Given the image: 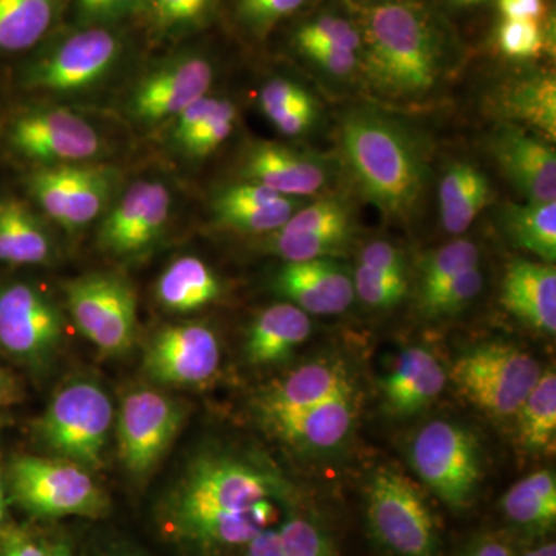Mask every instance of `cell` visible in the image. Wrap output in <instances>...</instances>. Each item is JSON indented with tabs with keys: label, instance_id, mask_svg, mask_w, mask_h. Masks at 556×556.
<instances>
[{
	"label": "cell",
	"instance_id": "6da1fadb",
	"mask_svg": "<svg viewBox=\"0 0 556 556\" xmlns=\"http://www.w3.org/2000/svg\"><path fill=\"white\" fill-rule=\"evenodd\" d=\"M283 479L248 457L206 453L190 464L164 501V530L203 548L244 547L276 525Z\"/></svg>",
	"mask_w": 556,
	"mask_h": 556
},
{
	"label": "cell",
	"instance_id": "7a4b0ae2",
	"mask_svg": "<svg viewBox=\"0 0 556 556\" xmlns=\"http://www.w3.org/2000/svg\"><path fill=\"white\" fill-rule=\"evenodd\" d=\"M357 28L361 67L379 100L415 104L441 86L445 40L426 7L409 0L365 5Z\"/></svg>",
	"mask_w": 556,
	"mask_h": 556
},
{
	"label": "cell",
	"instance_id": "3957f363",
	"mask_svg": "<svg viewBox=\"0 0 556 556\" xmlns=\"http://www.w3.org/2000/svg\"><path fill=\"white\" fill-rule=\"evenodd\" d=\"M340 148L362 193L388 219L415 217L427 186V153L412 130L368 109L340 123Z\"/></svg>",
	"mask_w": 556,
	"mask_h": 556
},
{
	"label": "cell",
	"instance_id": "277c9868",
	"mask_svg": "<svg viewBox=\"0 0 556 556\" xmlns=\"http://www.w3.org/2000/svg\"><path fill=\"white\" fill-rule=\"evenodd\" d=\"M112 426L108 391L91 380L78 379L56 391L36 433L51 453L90 471L102 467Z\"/></svg>",
	"mask_w": 556,
	"mask_h": 556
},
{
	"label": "cell",
	"instance_id": "5b68a950",
	"mask_svg": "<svg viewBox=\"0 0 556 556\" xmlns=\"http://www.w3.org/2000/svg\"><path fill=\"white\" fill-rule=\"evenodd\" d=\"M9 482L14 503L36 518L100 519L110 510L108 495L89 470L61 457H14Z\"/></svg>",
	"mask_w": 556,
	"mask_h": 556
},
{
	"label": "cell",
	"instance_id": "8992f818",
	"mask_svg": "<svg viewBox=\"0 0 556 556\" xmlns=\"http://www.w3.org/2000/svg\"><path fill=\"white\" fill-rule=\"evenodd\" d=\"M123 53V36L113 25H76L36 54L22 72V86L53 93L90 90L112 75Z\"/></svg>",
	"mask_w": 556,
	"mask_h": 556
},
{
	"label": "cell",
	"instance_id": "52a82bcc",
	"mask_svg": "<svg viewBox=\"0 0 556 556\" xmlns=\"http://www.w3.org/2000/svg\"><path fill=\"white\" fill-rule=\"evenodd\" d=\"M367 517L371 535L391 556H441L437 517L412 479L379 467L369 479Z\"/></svg>",
	"mask_w": 556,
	"mask_h": 556
},
{
	"label": "cell",
	"instance_id": "ba28073f",
	"mask_svg": "<svg viewBox=\"0 0 556 556\" xmlns=\"http://www.w3.org/2000/svg\"><path fill=\"white\" fill-rule=\"evenodd\" d=\"M543 375L532 354L508 343H484L457 357L450 379L493 419L514 417Z\"/></svg>",
	"mask_w": 556,
	"mask_h": 556
},
{
	"label": "cell",
	"instance_id": "9c48e42d",
	"mask_svg": "<svg viewBox=\"0 0 556 556\" xmlns=\"http://www.w3.org/2000/svg\"><path fill=\"white\" fill-rule=\"evenodd\" d=\"M417 477L453 510L470 506L482 479L481 445L468 428L433 420L417 431L409 445Z\"/></svg>",
	"mask_w": 556,
	"mask_h": 556
},
{
	"label": "cell",
	"instance_id": "30bf717a",
	"mask_svg": "<svg viewBox=\"0 0 556 556\" xmlns=\"http://www.w3.org/2000/svg\"><path fill=\"white\" fill-rule=\"evenodd\" d=\"M70 316L102 356H124L137 340L135 289L118 274L93 273L64 285Z\"/></svg>",
	"mask_w": 556,
	"mask_h": 556
},
{
	"label": "cell",
	"instance_id": "8fae6325",
	"mask_svg": "<svg viewBox=\"0 0 556 556\" xmlns=\"http://www.w3.org/2000/svg\"><path fill=\"white\" fill-rule=\"evenodd\" d=\"M116 182L118 172L104 164H61L33 172L27 188L51 222L76 232L108 211Z\"/></svg>",
	"mask_w": 556,
	"mask_h": 556
},
{
	"label": "cell",
	"instance_id": "7c38bea8",
	"mask_svg": "<svg viewBox=\"0 0 556 556\" xmlns=\"http://www.w3.org/2000/svg\"><path fill=\"white\" fill-rule=\"evenodd\" d=\"M186 412L177 401L153 388L130 391L121 402L116 439L121 464L135 478L155 470L174 444Z\"/></svg>",
	"mask_w": 556,
	"mask_h": 556
},
{
	"label": "cell",
	"instance_id": "4fadbf2b",
	"mask_svg": "<svg viewBox=\"0 0 556 556\" xmlns=\"http://www.w3.org/2000/svg\"><path fill=\"white\" fill-rule=\"evenodd\" d=\"M7 141L39 167L89 163L105 150L93 124L65 108H38L11 121Z\"/></svg>",
	"mask_w": 556,
	"mask_h": 556
},
{
	"label": "cell",
	"instance_id": "5bb4252c",
	"mask_svg": "<svg viewBox=\"0 0 556 556\" xmlns=\"http://www.w3.org/2000/svg\"><path fill=\"white\" fill-rule=\"evenodd\" d=\"M64 334V318L53 300L28 283L0 291V346L11 357L43 367L56 353Z\"/></svg>",
	"mask_w": 556,
	"mask_h": 556
},
{
	"label": "cell",
	"instance_id": "9a60e30c",
	"mask_svg": "<svg viewBox=\"0 0 556 556\" xmlns=\"http://www.w3.org/2000/svg\"><path fill=\"white\" fill-rule=\"evenodd\" d=\"M214 76V65L203 54H174L138 79L130 91L129 113L146 126L174 121L190 104L206 97Z\"/></svg>",
	"mask_w": 556,
	"mask_h": 556
},
{
	"label": "cell",
	"instance_id": "2e32d148",
	"mask_svg": "<svg viewBox=\"0 0 556 556\" xmlns=\"http://www.w3.org/2000/svg\"><path fill=\"white\" fill-rule=\"evenodd\" d=\"M170 211L169 188L156 179H139L102 219L98 247L113 257H141L163 237Z\"/></svg>",
	"mask_w": 556,
	"mask_h": 556
},
{
	"label": "cell",
	"instance_id": "e0dca14e",
	"mask_svg": "<svg viewBox=\"0 0 556 556\" xmlns=\"http://www.w3.org/2000/svg\"><path fill=\"white\" fill-rule=\"evenodd\" d=\"M356 222L345 200L328 197L305 204L263 240V251L285 263L332 258L353 240Z\"/></svg>",
	"mask_w": 556,
	"mask_h": 556
},
{
	"label": "cell",
	"instance_id": "ac0fdd59",
	"mask_svg": "<svg viewBox=\"0 0 556 556\" xmlns=\"http://www.w3.org/2000/svg\"><path fill=\"white\" fill-rule=\"evenodd\" d=\"M222 351L217 334L206 325L181 324L161 328L146 348L142 369L166 387H201L217 375Z\"/></svg>",
	"mask_w": 556,
	"mask_h": 556
},
{
	"label": "cell",
	"instance_id": "d6986e66",
	"mask_svg": "<svg viewBox=\"0 0 556 556\" xmlns=\"http://www.w3.org/2000/svg\"><path fill=\"white\" fill-rule=\"evenodd\" d=\"M361 408L358 390L328 399L313 407L262 419L270 433L298 452L331 453L353 434Z\"/></svg>",
	"mask_w": 556,
	"mask_h": 556
},
{
	"label": "cell",
	"instance_id": "ffe728a7",
	"mask_svg": "<svg viewBox=\"0 0 556 556\" xmlns=\"http://www.w3.org/2000/svg\"><path fill=\"white\" fill-rule=\"evenodd\" d=\"M489 149L504 177L526 201H556V155L547 139L507 123L493 131Z\"/></svg>",
	"mask_w": 556,
	"mask_h": 556
},
{
	"label": "cell",
	"instance_id": "44dd1931",
	"mask_svg": "<svg viewBox=\"0 0 556 556\" xmlns=\"http://www.w3.org/2000/svg\"><path fill=\"white\" fill-rule=\"evenodd\" d=\"M241 175L291 199L316 195L328 186L331 170L314 153L274 141H260L249 148Z\"/></svg>",
	"mask_w": 556,
	"mask_h": 556
},
{
	"label": "cell",
	"instance_id": "7402d4cb",
	"mask_svg": "<svg viewBox=\"0 0 556 556\" xmlns=\"http://www.w3.org/2000/svg\"><path fill=\"white\" fill-rule=\"evenodd\" d=\"M274 288L289 303L316 316L345 313L356 299L353 278L332 258L285 263L274 278Z\"/></svg>",
	"mask_w": 556,
	"mask_h": 556
},
{
	"label": "cell",
	"instance_id": "603a6c76",
	"mask_svg": "<svg viewBox=\"0 0 556 556\" xmlns=\"http://www.w3.org/2000/svg\"><path fill=\"white\" fill-rule=\"evenodd\" d=\"M356 388L350 369L340 358H318L302 365L274 386L266 388L257 399L255 409L262 420L313 407Z\"/></svg>",
	"mask_w": 556,
	"mask_h": 556
},
{
	"label": "cell",
	"instance_id": "cb8c5ba5",
	"mask_svg": "<svg viewBox=\"0 0 556 556\" xmlns=\"http://www.w3.org/2000/svg\"><path fill=\"white\" fill-rule=\"evenodd\" d=\"M501 303L530 328L555 334V266L546 262L511 260L504 274Z\"/></svg>",
	"mask_w": 556,
	"mask_h": 556
},
{
	"label": "cell",
	"instance_id": "d4e9b609",
	"mask_svg": "<svg viewBox=\"0 0 556 556\" xmlns=\"http://www.w3.org/2000/svg\"><path fill=\"white\" fill-rule=\"evenodd\" d=\"M447 383V375L434 354L413 346L397 357L390 375L382 380L383 401L390 413L412 416L430 407Z\"/></svg>",
	"mask_w": 556,
	"mask_h": 556
},
{
	"label": "cell",
	"instance_id": "484cf974",
	"mask_svg": "<svg viewBox=\"0 0 556 556\" xmlns=\"http://www.w3.org/2000/svg\"><path fill=\"white\" fill-rule=\"evenodd\" d=\"M313 331L309 314L292 303H276L252 321L244 354L249 364L257 367L281 364L294 354Z\"/></svg>",
	"mask_w": 556,
	"mask_h": 556
},
{
	"label": "cell",
	"instance_id": "4316f807",
	"mask_svg": "<svg viewBox=\"0 0 556 556\" xmlns=\"http://www.w3.org/2000/svg\"><path fill=\"white\" fill-rule=\"evenodd\" d=\"M492 185L484 172L467 161L453 163L439 185V214L453 236L466 232L492 201Z\"/></svg>",
	"mask_w": 556,
	"mask_h": 556
},
{
	"label": "cell",
	"instance_id": "83f0119b",
	"mask_svg": "<svg viewBox=\"0 0 556 556\" xmlns=\"http://www.w3.org/2000/svg\"><path fill=\"white\" fill-rule=\"evenodd\" d=\"M501 116L526 124L548 139L556 135V83L548 73H529L507 83L495 100Z\"/></svg>",
	"mask_w": 556,
	"mask_h": 556
},
{
	"label": "cell",
	"instance_id": "f1b7e54d",
	"mask_svg": "<svg viewBox=\"0 0 556 556\" xmlns=\"http://www.w3.org/2000/svg\"><path fill=\"white\" fill-rule=\"evenodd\" d=\"M49 230L20 200H0V262L46 265L53 260Z\"/></svg>",
	"mask_w": 556,
	"mask_h": 556
},
{
	"label": "cell",
	"instance_id": "f546056e",
	"mask_svg": "<svg viewBox=\"0 0 556 556\" xmlns=\"http://www.w3.org/2000/svg\"><path fill=\"white\" fill-rule=\"evenodd\" d=\"M155 295L160 305L170 313H193L222 295V281L203 260L188 255L163 270L156 280Z\"/></svg>",
	"mask_w": 556,
	"mask_h": 556
},
{
	"label": "cell",
	"instance_id": "4dcf8cb0",
	"mask_svg": "<svg viewBox=\"0 0 556 556\" xmlns=\"http://www.w3.org/2000/svg\"><path fill=\"white\" fill-rule=\"evenodd\" d=\"M67 0H0V53H21L46 38Z\"/></svg>",
	"mask_w": 556,
	"mask_h": 556
},
{
	"label": "cell",
	"instance_id": "1f68e13d",
	"mask_svg": "<svg viewBox=\"0 0 556 556\" xmlns=\"http://www.w3.org/2000/svg\"><path fill=\"white\" fill-rule=\"evenodd\" d=\"M501 510L518 529L551 532L556 525L555 471L543 470L522 478L501 500Z\"/></svg>",
	"mask_w": 556,
	"mask_h": 556
},
{
	"label": "cell",
	"instance_id": "d6a6232c",
	"mask_svg": "<svg viewBox=\"0 0 556 556\" xmlns=\"http://www.w3.org/2000/svg\"><path fill=\"white\" fill-rule=\"evenodd\" d=\"M515 439L527 455H548L556 441V375L546 369L515 413Z\"/></svg>",
	"mask_w": 556,
	"mask_h": 556
},
{
	"label": "cell",
	"instance_id": "836d02e7",
	"mask_svg": "<svg viewBox=\"0 0 556 556\" xmlns=\"http://www.w3.org/2000/svg\"><path fill=\"white\" fill-rule=\"evenodd\" d=\"M500 225L515 248L554 265L556 260V201L507 203L500 208Z\"/></svg>",
	"mask_w": 556,
	"mask_h": 556
},
{
	"label": "cell",
	"instance_id": "e575fe53",
	"mask_svg": "<svg viewBox=\"0 0 556 556\" xmlns=\"http://www.w3.org/2000/svg\"><path fill=\"white\" fill-rule=\"evenodd\" d=\"M305 206L302 199L280 197L263 203L226 204L212 203L218 225L247 233H268L280 229L300 207Z\"/></svg>",
	"mask_w": 556,
	"mask_h": 556
},
{
	"label": "cell",
	"instance_id": "d590c367",
	"mask_svg": "<svg viewBox=\"0 0 556 556\" xmlns=\"http://www.w3.org/2000/svg\"><path fill=\"white\" fill-rule=\"evenodd\" d=\"M217 0H146L141 16L150 31L167 38L206 24Z\"/></svg>",
	"mask_w": 556,
	"mask_h": 556
},
{
	"label": "cell",
	"instance_id": "8d00e7d4",
	"mask_svg": "<svg viewBox=\"0 0 556 556\" xmlns=\"http://www.w3.org/2000/svg\"><path fill=\"white\" fill-rule=\"evenodd\" d=\"M481 254L477 243L470 240H455L444 248L428 254L422 260L417 299L426 298L447 283L453 277L479 266Z\"/></svg>",
	"mask_w": 556,
	"mask_h": 556
},
{
	"label": "cell",
	"instance_id": "74e56055",
	"mask_svg": "<svg viewBox=\"0 0 556 556\" xmlns=\"http://www.w3.org/2000/svg\"><path fill=\"white\" fill-rule=\"evenodd\" d=\"M484 276L481 268L468 269L453 277L437 291L419 300V308L428 317L452 316L470 305L481 294Z\"/></svg>",
	"mask_w": 556,
	"mask_h": 556
},
{
	"label": "cell",
	"instance_id": "f35d334b",
	"mask_svg": "<svg viewBox=\"0 0 556 556\" xmlns=\"http://www.w3.org/2000/svg\"><path fill=\"white\" fill-rule=\"evenodd\" d=\"M278 533L285 556H336L327 529L306 515H291L278 527Z\"/></svg>",
	"mask_w": 556,
	"mask_h": 556
},
{
	"label": "cell",
	"instance_id": "ab89813d",
	"mask_svg": "<svg viewBox=\"0 0 556 556\" xmlns=\"http://www.w3.org/2000/svg\"><path fill=\"white\" fill-rule=\"evenodd\" d=\"M236 105L228 100H223L214 115L199 130L193 131L190 137L186 138L178 146V149L185 152L186 155L192 156V159H204L230 137L233 127H236Z\"/></svg>",
	"mask_w": 556,
	"mask_h": 556
},
{
	"label": "cell",
	"instance_id": "60d3db41",
	"mask_svg": "<svg viewBox=\"0 0 556 556\" xmlns=\"http://www.w3.org/2000/svg\"><path fill=\"white\" fill-rule=\"evenodd\" d=\"M354 291L365 305L390 309L408 294V278L388 277L367 266L358 265L354 276Z\"/></svg>",
	"mask_w": 556,
	"mask_h": 556
},
{
	"label": "cell",
	"instance_id": "b9f144b4",
	"mask_svg": "<svg viewBox=\"0 0 556 556\" xmlns=\"http://www.w3.org/2000/svg\"><path fill=\"white\" fill-rule=\"evenodd\" d=\"M295 43L298 49L311 43H327L361 53L362 40L361 31L353 22L332 14H324L299 28L295 33Z\"/></svg>",
	"mask_w": 556,
	"mask_h": 556
},
{
	"label": "cell",
	"instance_id": "7bdbcfd3",
	"mask_svg": "<svg viewBox=\"0 0 556 556\" xmlns=\"http://www.w3.org/2000/svg\"><path fill=\"white\" fill-rule=\"evenodd\" d=\"M501 51L514 60H530L544 47V33L538 21L503 20L496 33Z\"/></svg>",
	"mask_w": 556,
	"mask_h": 556
},
{
	"label": "cell",
	"instance_id": "ee69618b",
	"mask_svg": "<svg viewBox=\"0 0 556 556\" xmlns=\"http://www.w3.org/2000/svg\"><path fill=\"white\" fill-rule=\"evenodd\" d=\"M303 3L305 0H237V16L249 30L265 35Z\"/></svg>",
	"mask_w": 556,
	"mask_h": 556
},
{
	"label": "cell",
	"instance_id": "f6af8a7d",
	"mask_svg": "<svg viewBox=\"0 0 556 556\" xmlns=\"http://www.w3.org/2000/svg\"><path fill=\"white\" fill-rule=\"evenodd\" d=\"M146 0H73L78 27L113 25L115 22L141 13Z\"/></svg>",
	"mask_w": 556,
	"mask_h": 556
},
{
	"label": "cell",
	"instance_id": "bcb514c9",
	"mask_svg": "<svg viewBox=\"0 0 556 556\" xmlns=\"http://www.w3.org/2000/svg\"><path fill=\"white\" fill-rule=\"evenodd\" d=\"M299 50L324 72L338 78H345L361 67V53L343 47L311 43L299 47Z\"/></svg>",
	"mask_w": 556,
	"mask_h": 556
},
{
	"label": "cell",
	"instance_id": "7dc6e473",
	"mask_svg": "<svg viewBox=\"0 0 556 556\" xmlns=\"http://www.w3.org/2000/svg\"><path fill=\"white\" fill-rule=\"evenodd\" d=\"M358 265L388 277L408 278L407 258L401 249L390 241L376 240L361 252Z\"/></svg>",
	"mask_w": 556,
	"mask_h": 556
},
{
	"label": "cell",
	"instance_id": "c3c4849f",
	"mask_svg": "<svg viewBox=\"0 0 556 556\" xmlns=\"http://www.w3.org/2000/svg\"><path fill=\"white\" fill-rule=\"evenodd\" d=\"M311 98L313 97H311L308 91L300 87L299 84L285 78H274L263 87L258 102L260 109L268 118L274 113L280 112V110L308 101Z\"/></svg>",
	"mask_w": 556,
	"mask_h": 556
},
{
	"label": "cell",
	"instance_id": "681fc988",
	"mask_svg": "<svg viewBox=\"0 0 556 556\" xmlns=\"http://www.w3.org/2000/svg\"><path fill=\"white\" fill-rule=\"evenodd\" d=\"M222 101L219 98L207 97L206 94V97L200 98L199 101L190 104L185 112L179 113L177 118L172 121L170 135L177 148L214 115Z\"/></svg>",
	"mask_w": 556,
	"mask_h": 556
},
{
	"label": "cell",
	"instance_id": "f907efd6",
	"mask_svg": "<svg viewBox=\"0 0 556 556\" xmlns=\"http://www.w3.org/2000/svg\"><path fill=\"white\" fill-rule=\"evenodd\" d=\"M317 102L314 98L268 116L270 123L287 137H299L308 131L317 118Z\"/></svg>",
	"mask_w": 556,
	"mask_h": 556
},
{
	"label": "cell",
	"instance_id": "816d5d0a",
	"mask_svg": "<svg viewBox=\"0 0 556 556\" xmlns=\"http://www.w3.org/2000/svg\"><path fill=\"white\" fill-rule=\"evenodd\" d=\"M2 556H49V546L22 530H7L2 540Z\"/></svg>",
	"mask_w": 556,
	"mask_h": 556
},
{
	"label": "cell",
	"instance_id": "f5cc1de1",
	"mask_svg": "<svg viewBox=\"0 0 556 556\" xmlns=\"http://www.w3.org/2000/svg\"><path fill=\"white\" fill-rule=\"evenodd\" d=\"M504 20L540 21L544 14V0H497Z\"/></svg>",
	"mask_w": 556,
	"mask_h": 556
},
{
	"label": "cell",
	"instance_id": "db71d44e",
	"mask_svg": "<svg viewBox=\"0 0 556 556\" xmlns=\"http://www.w3.org/2000/svg\"><path fill=\"white\" fill-rule=\"evenodd\" d=\"M456 556H514V552L503 538L481 535L473 538Z\"/></svg>",
	"mask_w": 556,
	"mask_h": 556
},
{
	"label": "cell",
	"instance_id": "11a10c76",
	"mask_svg": "<svg viewBox=\"0 0 556 556\" xmlns=\"http://www.w3.org/2000/svg\"><path fill=\"white\" fill-rule=\"evenodd\" d=\"M244 556H285L278 527H268L244 546Z\"/></svg>",
	"mask_w": 556,
	"mask_h": 556
},
{
	"label": "cell",
	"instance_id": "9f6ffc18",
	"mask_svg": "<svg viewBox=\"0 0 556 556\" xmlns=\"http://www.w3.org/2000/svg\"><path fill=\"white\" fill-rule=\"evenodd\" d=\"M22 399H24V390L20 380L5 369H0V407L17 404Z\"/></svg>",
	"mask_w": 556,
	"mask_h": 556
},
{
	"label": "cell",
	"instance_id": "6f0895ef",
	"mask_svg": "<svg viewBox=\"0 0 556 556\" xmlns=\"http://www.w3.org/2000/svg\"><path fill=\"white\" fill-rule=\"evenodd\" d=\"M521 556H556V546L555 543L543 544V546L525 552Z\"/></svg>",
	"mask_w": 556,
	"mask_h": 556
},
{
	"label": "cell",
	"instance_id": "680465c9",
	"mask_svg": "<svg viewBox=\"0 0 556 556\" xmlns=\"http://www.w3.org/2000/svg\"><path fill=\"white\" fill-rule=\"evenodd\" d=\"M49 556H72L67 546L64 544H51L49 546Z\"/></svg>",
	"mask_w": 556,
	"mask_h": 556
},
{
	"label": "cell",
	"instance_id": "91938a15",
	"mask_svg": "<svg viewBox=\"0 0 556 556\" xmlns=\"http://www.w3.org/2000/svg\"><path fill=\"white\" fill-rule=\"evenodd\" d=\"M450 2L455 3V5L459 7H475L479 5V3L484 2V0H450Z\"/></svg>",
	"mask_w": 556,
	"mask_h": 556
},
{
	"label": "cell",
	"instance_id": "94428289",
	"mask_svg": "<svg viewBox=\"0 0 556 556\" xmlns=\"http://www.w3.org/2000/svg\"><path fill=\"white\" fill-rule=\"evenodd\" d=\"M5 496H0V526H2L3 519H5Z\"/></svg>",
	"mask_w": 556,
	"mask_h": 556
},
{
	"label": "cell",
	"instance_id": "6125c7cd",
	"mask_svg": "<svg viewBox=\"0 0 556 556\" xmlns=\"http://www.w3.org/2000/svg\"><path fill=\"white\" fill-rule=\"evenodd\" d=\"M354 2H358L361 5H375V3L394 2V0H354Z\"/></svg>",
	"mask_w": 556,
	"mask_h": 556
},
{
	"label": "cell",
	"instance_id": "be15d7a7",
	"mask_svg": "<svg viewBox=\"0 0 556 556\" xmlns=\"http://www.w3.org/2000/svg\"><path fill=\"white\" fill-rule=\"evenodd\" d=\"M7 417L2 415V413H0V430H2L3 427H5V424H7Z\"/></svg>",
	"mask_w": 556,
	"mask_h": 556
},
{
	"label": "cell",
	"instance_id": "e7e4bbea",
	"mask_svg": "<svg viewBox=\"0 0 556 556\" xmlns=\"http://www.w3.org/2000/svg\"><path fill=\"white\" fill-rule=\"evenodd\" d=\"M0 496H3V479H2V471H0Z\"/></svg>",
	"mask_w": 556,
	"mask_h": 556
},
{
	"label": "cell",
	"instance_id": "03108f58",
	"mask_svg": "<svg viewBox=\"0 0 556 556\" xmlns=\"http://www.w3.org/2000/svg\"><path fill=\"white\" fill-rule=\"evenodd\" d=\"M121 556H138V555H134V554H124V555H121Z\"/></svg>",
	"mask_w": 556,
	"mask_h": 556
}]
</instances>
